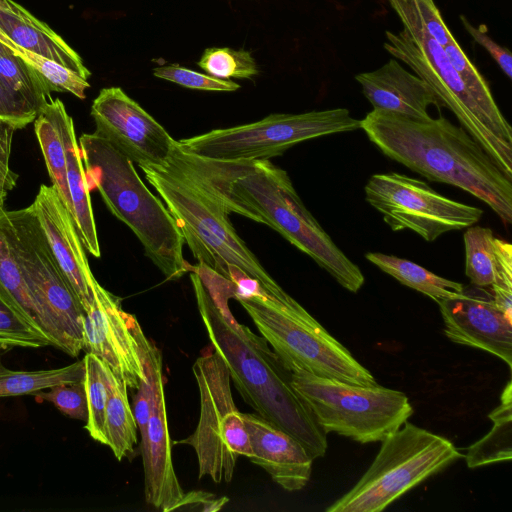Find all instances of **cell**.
Here are the masks:
<instances>
[{"label": "cell", "mask_w": 512, "mask_h": 512, "mask_svg": "<svg viewBox=\"0 0 512 512\" xmlns=\"http://www.w3.org/2000/svg\"><path fill=\"white\" fill-rule=\"evenodd\" d=\"M361 129L346 108L300 114H271L262 120L178 141L180 149L201 158L248 162L281 156L297 143Z\"/></svg>", "instance_id": "obj_11"}, {"label": "cell", "mask_w": 512, "mask_h": 512, "mask_svg": "<svg viewBox=\"0 0 512 512\" xmlns=\"http://www.w3.org/2000/svg\"><path fill=\"white\" fill-rule=\"evenodd\" d=\"M83 360L85 364L84 384L88 408L85 429L95 441L106 445L105 410L108 389L104 362L92 353H86Z\"/></svg>", "instance_id": "obj_33"}, {"label": "cell", "mask_w": 512, "mask_h": 512, "mask_svg": "<svg viewBox=\"0 0 512 512\" xmlns=\"http://www.w3.org/2000/svg\"><path fill=\"white\" fill-rule=\"evenodd\" d=\"M229 499L225 496L217 498L215 494L196 490L184 493L175 510L216 512L221 510Z\"/></svg>", "instance_id": "obj_43"}, {"label": "cell", "mask_w": 512, "mask_h": 512, "mask_svg": "<svg viewBox=\"0 0 512 512\" xmlns=\"http://www.w3.org/2000/svg\"><path fill=\"white\" fill-rule=\"evenodd\" d=\"M61 129L66 149L67 183L72 203L73 219L84 248L92 256L99 258L101 251L91 204L90 189L73 119L67 113L66 108L61 113Z\"/></svg>", "instance_id": "obj_22"}, {"label": "cell", "mask_w": 512, "mask_h": 512, "mask_svg": "<svg viewBox=\"0 0 512 512\" xmlns=\"http://www.w3.org/2000/svg\"><path fill=\"white\" fill-rule=\"evenodd\" d=\"M136 322L134 315L122 309L121 299L95 279L93 302L83 323V350L100 358L131 389L146 381L135 335Z\"/></svg>", "instance_id": "obj_16"}, {"label": "cell", "mask_w": 512, "mask_h": 512, "mask_svg": "<svg viewBox=\"0 0 512 512\" xmlns=\"http://www.w3.org/2000/svg\"><path fill=\"white\" fill-rule=\"evenodd\" d=\"M197 307L211 346L223 357L234 386L258 415L290 434L315 458L328 443L306 403L292 386L290 371L268 342L231 314L229 287L219 281L203 283L190 270Z\"/></svg>", "instance_id": "obj_2"}, {"label": "cell", "mask_w": 512, "mask_h": 512, "mask_svg": "<svg viewBox=\"0 0 512 512\" xmlns=\"http://www.w3.org/2000/svg\"><path fill=\"white\" fill-rule=\"evenodd\" d=\"M238 301L287 369L296 367L350 384H377L370 371L292 297L279 301L261 294Z\"/></svg>", "instance_id": "obj_7"}, {"label": "cell", "mask_w": 512, "mask_h": 512, "mask_svg": "<svg viewBox=\"0 0 512 512\" xmlns=\"http://www.w3.org/2000/svg\"><path fill=\"white\" fill-rule=\"evenodd\" d=\"M192 370L200 394L199 421L192 435L174 443L193 447L199 479L209 476L215 483L230 482L238 458H250L252 448L233 400L227 365L212 347L196 359Z\"/></svg>", "instance_id": "obj_12"}, {"label": "cell", "mask_w": 512, "mask_h": 512, "mask_svg": "<svg viewBox=\"0 0 512 512\" xmlns=\"http://www.w3.org/2000/svg\"><path fill=\"white\" fill-rule=\"evenodd\" d=\"M511 382L501 395V403L488 417L492 429L479 441L468 447L464 457L469 468L508 461L512 457V397Z\"/></svg>", "instance_id": "obj_26"}, {"label": "cell", "mask_w": 512, "mask_h": 512, "mask_svg": "<svg viewBox=\"0 0 512 512\" xmlns=\"http://www.w3.org/2000/svg\"><path fill=\"white\" fill-rule=\"evenodd\" d=\"M242 416L252 448L250 461L263 468L284 490L303 489L310 480L314 460L304 446L258 414Z\"/></svg>", "instance_id": "obj_19"}, {"label": "cell", "mask_w": 512, "mask_h": 512, "mask_svg": "<svg viewBox=\"0 0 512 512\" xmlns=\"http://www.w3.org/2000/svg\"><path fill=\"white\" fill-rule=\"evenodd\" d=\"M4 0H0V7L3 5Z\"/></svg>", "instance_id": "obj_45"}, {"label": "cell", "mask_w": 512, "mask_h": 512, "mask_svg": "<svg viewBox=\"0 0 512 512\" xmlns=\"http://www.w3.org/2000/svg\"><path fill=\"white\" fill-rule=\"evenodd\" d=\"M84 311L93 302V276L74 219L53 186L41 185L30 205Z\"/></svg>", "instance_id": "obj_18"}, {"label": "cell", "mask_w": 512, "mask_h": 512, "mask_svg": "<svg viewBox=\"0 0 512 512\" xmlns=\"http://www.w3.org/2000/svg\"><path fill=\"white\" fill-rule=\"evenodd\" d=\"M230 189L256 222L276 230L346 290H360L365 281L362 271L305 207L285 170L270 160L243 162Z\"/></svg>", "instance_id": "obj_5"}, {"label": "cell", "mask_w": 512, "mask_h": 512, "mask_svg": "<svg viewBox=\"0 0 512 512\" xmlns=\"http://www.w3.org/2000/svg\"><path fill=\"white\" fill-rule=\"evenodd\" d=\"M0 42L33 67L47 82L51 92H68L77 98L85 99V90L90 87L88 80L48 58L20 47L1 30Z\"/></svg>", "instance_id": "obj_32"}, {"label": "cell", "mask_w": 512, "mask_h": 512, "mask_svg": "<svg viewBox=\"0 0 512 512\" xmlns=\"http://www.w3.org/2000/svg\"><path fill=\"white\" fill-rule=\"evenodd\" d=\"M135 335L150 384L151 412L145 433L141 436V451L144 467L145 500L163 512L175 510L184 495L172 460L165 393L162 355L159 349L145 336L138 321Z\"/></svg>", "instance_id": "obj_14"}, {"label": "cell", "mask_w": 512, "mask_h": 512, "mask_svg": "<svg viewBox=\"0 0 512 512\" xmlns=\"http://www.w3.org/2000/svg\"><path fill=\"white\" fill-rule=\"evenodd\" d=\"M295 391L322 430L359 443L381 442L413 414L401 391L378 384L364 386L288 368Z\"/></svg>", "instance_id": "obj_9"}, {"label": "cell", "mask_w": 512, "mask_h": 512, "mask_svg": "<svg viewBox=\"0 0 512 512\" xmlns=\"http://www.w3.org/2000/svg\"><path fill=\"white\" fill-rule=\"evenodd\" d=\"M0 230L43 312L58 349L76 357L83 350L85 311L61 271L31 206L0 210Z\"/></svg>", "instance_id": "obj_10"}, {"label": "cell", "mask_w": 512, "mask_h": 512, "mask_svg": "<svg viewBox=\"0 0 512 512\" xmlns=\"http://www.w3.org/2000/svg\"><path fill=\"white\" fill-rule=\"evenodd\" d=\"M38 112L10 89L0 78V118L14 123L18 129L33 122Z\"/></svg>", "instance_id": "obj_40"}, {"label": "cell", "mask_w": 512, "mask_h": 512, "mask_svg": "<svg viewBox=\"0 0 512 512\" xmlns=\"http://www.w3.org/2000/svg\"><path fill=\"white\" fill-rule=\"evenodd\" d=\"M54 346L0 285V347L39 348Z\"/></svg>", "instance_id": "obj_29"}, {"label": "cell", "mask_w": 512, "mask_h": 512, "mask_svg": "<svg viewBox=\"0 0 512 512\" xmlns=\"http://www.w3.org/2000/svg\"><path fill=\"white\" fill-rule=\"evenodd\" d=\"M84 376L85 364L83 359L61 368L18 371L6 368L2 364L0 356V398L33 395L38 391L59 384L82 381Z\"/></svg>", "instance_id": "obj_27"}, {"label": "cell", "mask_w": 512, "mask_h": 512, "mask_svg": "<svg viewBox=\"0 0 512 512\" xmlns=\"http://www.w3.org/2000/svg\"><path fill=\"white\" fill-rule=\"evenodd\" d=\"M437 303L444 333L452 342L491 353L511 369L512 320L496 307L490 290L472 285Z\"/></svg>", "instance_id": "obj_17"}, {"label": "cell", "mask_w": 512, "mask_h": 512, "mask_svg": "<svg viewBox=\"0 0 512 512\" xmlns=\"http://www.w3.org/2000/svg\"><path fill=\"white\" fill-rule=\"evenodd\" d=\"M78 143L89 189H97L110 212L132 230L145 255L167 280L190 272L174 218L143 183L133 162L95 133L82 134Z\"/></svg>", "instance_id": "obj_4"}, {"label": "cell", "mask_w": 512, "mask_h": 512, "mask_svg": "<svg viewBox=\"0 0 512 512\" xmlns=\"http://www.w3.org/2000/svg\"><path fill=\"white\" fill-rule=\"evenodd\" d=\"M422 13L424 22L430 34L443 46L447 45L454 36L443 20L441 13L433 0H410Z\"/></svg>", "instance_id": "obj_42"}, {"label": "cell", "mask_w": 512, "mask_h": 512, "mask_svg": "<svg viewBox=\"0 0 512 512\" xmlns=\"http://www.w3.org/2000/svg\"><path fill=\"white\" fill-rule=\"evenodd\" d=\"M17 129L14 123L0 118V210L17 183L18 175L10 167L12 140Z\"/></svg>", "instance_id": "obj_39"}, {"label": "cell", "mask_w": 512, "mask_h": 512, "mask_svg": "<svg viewBox=\"0 0 512 512\" xmlns=\"http://www.w3.org/2000/svg\"><path fill=\"white\" fill-rule=\"evenodd\" d=\"M108 397L105 410L106 445L117 460L134 451L137 424L127 396V385L118 379L104 363Z\"/></svg>", "instance_id": "obj_24"}, {"label": "cell", "mask_w": 512, "mask_h": 512, "mask_svg": "<svg viewBox=\"0 0 512 512\" xmlns=\"http://www.w3.org/2000/svg\"><path fill=\"white\" fill-rule=\"evenodd\" d=\"M2 350H3V348H2V347H0V351H2Z\"/></svg>", "instance_id": "obj_46"}, {"label": "cell", "mask_w": 512, "mask_h": 512, "mask_svg": "<svg viewBox=\"0 0 512 512\" xmlns=\"http://www.w3.org/2000/svg\"><path fill=\"white\" fill-rule=\"evenodd\" d=\"M137 392L134 396L133 403V414L139 429L140 435L142 436L148 424V420L151 412L150 404V384L146 378V381L141 383L136 389Z\"/></svg>", "instance_id": "obj_44"}, {"label": "cell", "mask_w": 512, "mask_h": 512, "mask_svg": "<svg viewBox=\"0 0 512 512\" xmlns=\"http://www.w3.org/2000/svg\"><path fill=\"white\" fill-rule=\"evenodd\" d=\"M365 258L383 272L400 283L408 286L438 302L462 294L461 283L438 276L426 268L394 255L369 252Z\"/></svg>", "instance_id": "obj_25"}, {"label": "cell", "mask_w": 512, "mask_h": 512, "mask_svg": "<svg viewBox=\"0 0 512 512\" xmlns=\"http://www.w3.org/2000/svg\"><path fill=\"white\" fill-rule=\"evenodd\" d=\"M495 272L491 285L496 307L510 320H512V245L495 237Z\"/></svg>", "instance_id": "obj_36"}, {"label": "cell", "mask_w": 512, "mask_h": 512, "mask_svg": "<svg viewBox=\"0 0 512 512\" xmlns=\"http://www.w3.org/2000/svg\"><path fill=\"white\" fill-rule=\"evenodd\" d=\"M366 201L393 231L411 230L428 242L477 223L483 210L449 199L426 182L395 172L370 177Z\"/></svg>", "instance_id": "obj_13"}, {"label": "cell", "mask_w": 512, "mask_h": 512, "mask_svg": "<svg viewBox=\"0 0 512 512\" xmlns=\"http://www.w3.org/2000/svg\"><path fill=\"white\" fill-rule=\"evenodd\" d=\"M370 467L326 512H380L463 457L448 439L405 422L386 436Z\"/></svg>", "instance_id": "obj_8"}, {"label": "cell", "mask_w": 512, "mask_h": 512, "mask_svg": "<svg viewBox=\"0 0 512 512\" xmlns=\"http://www.w3.org/2000/svg\"><path fill=\"white\" fill-rule=\"evenodd\" d=\"M460 20L466 31L489 53L510 79L512 77V55L510 51L495 42L481 27L473 26L465 16L461 15Z\"/></svg>", "instance_id": "obj_41"}, {"label": "cell", "mask_w": 512, "mask_h": 512, "mask_svg": "<svg viewBox=\"0 0 512 512\" xmlns=\"http://www.w3.org/2000/svg\"><path fill=\"white\" fill-rule=\"evenodd\" d=\"M63 102L49 100L34 120V130L46 163L52 186L56 189L65 207L72 215V203L67 183V157L61 129ZM73 217V215H72Z\"/></svg>", "instance_id": "obj_23"}, {"label": "cell", "mask_w": 512, "mask_h": 512, "mask_svg": "<svg viewBox=\"0 0 512 512\" xmlns=\"http://www.w3.org/2000/svg\"><path fill=\"white\" fill-rule=\"evenodd\" d=\"M0 30L14 43L48 58L88 80L91 73L80 55L46 23L13 0L0 7Z\"/></svg>", "instance_id": "obj_21"}, {"label": "cell", "mask_w": 512, "mask_h": 512, "mask_svg": "<svg viewBox=\"0 0 512 512\" xmlns=\"http://www.w3.org/2000/svg\"><path fill=\"white\" fill-rule=\"evenodd\" d=\"M444 49L451 64L478 105L498 125L512 130L505 116L500 111L487 81L468 59L457 40L453 38L444 46Z\"/></svg>", "instance_id": "obj_34"}, {"label": "cell", "mask_w": 512, "mask_h": 512, "mask_svg": "<svg viewBox=\"0 0 512 512\" xmlns=\"http://www.w3.org/2000/svg\"><path fill=\"white\" fill-rule=\"evenodd\" d=\"M0 285L22 309L26 316L53 341L58 348L51 328L35 301L10 247L0 230Z\"/></svg>", "instance_id": "obj_30"}, {"label": "cell", "mask_w": 512, "mask_h": 512, "mask_svg": "<svg viewBox=\"0 0 512 512\" xmlns=\"http://www.w3.org/2000/svg\"><path fill=\"white\" fill-rule=\"evenodd\" d=\"M241 164L186 153L176 141L162 166L140 168L174 218L198 263L227 280L230 269L238 268L257 280L269 297L285 301L291 296L266 271L229 219L230 213H237L255 221L230 189L232 177Z\"/></svg>", "instance_id": "obj_1"}, {"label": "cell", "mask_w": 512, "mask_h": 512, "mask_svg": "<svg viewBox=\"0 0 512 512\" xmlns=\"http://www.w3.org/2000/svg\"><path fill=\"white\" fill-rule=\"evenodd\" d=\"M154 76L180 86L205 91H235L240 85L229 79H219L202 74L178 64L163 65L153 69Z\"/></svg>", "instance_id": "obj_37"}, {"label": "cell", "mask_w": 512, "mask_h": 512, "mask_svg": "<svg viewBox=\"0 0 512 512\" xmlns=\"http://www.w3.org/2000/svg\"><path fill=\"white\" fill-rule=\"evenodd\" d=\"M95 134L108 140L133 163L162 166L176 141L121 88L102 89L91 106Z\"/></svg>", "instance_id": "obj_15"}, {"label": "cell", "mask_w": 512, "mask_h": 512, "mask_svg": "<svg viewBox=\"0 0 512 512\" xmlns=\"http://www.w3.org/2000/svg\"><path fill=\"white\" fill-rule=\"evenodd\" d=\"M198 65L208 75L219 78L251 79L259 73L257 64L249 51L228 47L207 48Z\"/></svg>", "instance_id": "obj_35"}, {"label": "cell", "mask_w": 512, "mask_h": 512, "mask_svg": "<svg viewBox=\"0 0 512 512\" xmlns=\"http://www.w3.org/2000/svg\"><path fill=\"white\" fill-rule=\"evenodd\" d=\"M495 236L490 228L470 226L464 232L465 273L471 285L490 288L495 272Z\"/></svg>", "instance_id": "obj_31"}, {"label": "cell", "mask_w": 512, "mask_h": 512, "mask_svg": "<svg viewBox=\"0 0 512 512\" xmlns=\"http://www.w3.org/2000/svg\"><path fill=\"white\" fill-rule=\"evenodd\" d=\"M373 109H382L409 118L425 120L430 106H442L430 86L406 70L396 59L380 68L355 76Z\"/></svg>", "instance_id": "obj_20"}, {"label": "cell", "mask_w": 512, "mask_h": 512, "mask_svg": "<svg viewBox=\"0 0 512 512\" xmlns=\"http://www.w3.org/2000/svg\"><path fill=\"white\" fill-rule=\"evenodd\" d=\"M361 129L388 158L470 193L505 225L512 223V180L463 127L442 116L420 120L373 109Z\"/></svg>", "instance_id": "obj_3"}, {"label": "cell", "mask_w": 512, "mask_h": 512, "mask_svg": "<svg viewBox=\"0 0 512 512\" xmlns=\"http://www.w3.org/2000/svg\"><path fill=\"white\" fill-rule=\"evenodd\" d=\"M0 78L37 112L52 99V92L44 78L1 42Z\"/></svg>", "instance_id": "obj_28"}, {"label": "cell", "mask_w": 512, "mask_h": 512, "mask_svg": "<svg viewBox=\"0 0 512 512\" xmlns=\"http://www.w3.org/2000/svg\"><path fill=\"white\" fill-rule=\"evenodd\" d=\"M403 24L398 32H386L385 50L412 69L434 91L477 140L500 170L512 173V130L494 122L478 105L451 64L444 46L429 32L422 13L410 0H387Z\"/></svg>", "instance_id": "obj_6"}, {"label": "cell", "mask_w": 512, "mask_h": 512, "mask_svg": "<svg viewBox=\"0 0 512 512\" xmlns=\"http://www.w3.org/2000/svg\"><path fill=\"white\" fill-rule=\"evenodd\" d=\"M48 391H38L33 395L54 404L63 414L82 421H87L88 408L84 379L70 384H59Z\"/></svg>", "instance_id": "obj_38"}]
</instances>
